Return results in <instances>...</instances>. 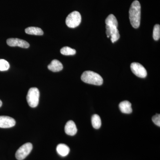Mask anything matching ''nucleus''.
<instances>
[{"label":"nucleus","instance_id":"13","mask_svg":"<svg viewBox=\"0 0 160 160\" xmlns=\"http://www.w3.org/2000/svg\"><path fill=\"white\" fill-rule=\"evenodd\" d=\"M25 32L27 34L35 35H42L44 32L41 28L37 27H29L26 28Z\"/></svg>","mask_w":160,"mask_h":160},{"label":"nucleus","instance_id":"3","mask_svg":"<svg viewBox=\"0 0 160 160\" xmlns=\"http://www.w3.org/2000/svg\"><path fill=\"white\" fill-rule=\"evenodd\" d=\"M40 92L35 87L30 88L28 91L26 99L29 106L32 108L37 107L39 101Z\"/></svg>","mask_w":160,"mask_h":160},{"label":"nucleus","instance_id":"9","mask_svg":"<svg viewBox=\"0 0 160 160\" xmlns=\"http://www.w3.org/2000/svg\"><path fill=\"white\" fill-rule=\"evenodd\" d=\"M65 131L67 135L74 136L77 132V128L74 122L69 121L66 123L65 127Z\"/></svg>","mask_w":160,"mask_h":160},{"label":"nucleus","instance_id":"7","mask_svg":"<svg viewBox=\"0 0 160 160\" xmlns=\"http://www.w3.org/2000/svg\"><path fill=\"white\" fill-rule=\"evenodd\" d=\"M7 44L8 46L11 47L18 46L23 48H28L29 47V43L25 40L18 38H11L7 39Z\"/></svg>","mask_w":160,"mask_h":160},{"label":"nucleus","instance_id":"5","mask_svg":"<svg viewBox=\"0 0 160 160\" xmlns=\"http://www.w3.org/2000/svg\"><path fill=\"white\" fill-rule=\"evenodd\" d=\"M32 149L31 143H26L20 147L16 152L15 156L18 160H23L26 158Z\"/></svg>","mask_w":160,"mask_h":160},{"label":"nucleus","instance_id":"2","mask_svg":"<svg viewBox=\"0 0 160 160\" xmlns=\"http://www.w3.org/2000/svg\"><path fill=\"white\" fill-rule=\"evenodd\" d=\"M81 79L84 82L96 86H101L103 82L102 78L99 74L91 71L84 72L82 75Z\"/></svg>","mask_w":160,"mask_h":160},{"label":"nucleus","instance_id":"16","mask_svg":"<svg viewBox=\"0 0 160 160\" xmlns=\"http://www.w3.org/2000/svg\"><path fill=\"white\" fill-rule=\"evenodd\" d=\"M111 29V33H110V37H111V42L112 43H114L117 42L120 38V34L119 33V31L118 30L117 27H110Z\"/></svg>","mask_w":160,"mask_h":160},{"label":"nucleus","instance_id":"11","mask_svg":"<svg viewBox=\"0 0 160 160\" xmlns=\"http://www.w3.org/2000/svg\"><path fill=\"white\" fill-rule=\"evenodd\" d=\"M121 112L126 114H129L132 112L131 104L129 101H125L121 102L119 105Z\"/></svg>","mask_w":160,"mask_h":160},{"label":"nucleus","instance_id":"17","mask_svg":"<svg viewBox=\"0 0 160 160\" xmlns=\"http://www.w3.org/2000/svg\"><path fill=\"white\" fill-rule=\"evenodd\" d=\"M60 51L62 54L66 56L73 55L76 53L75 49H72L68 46L63 47L62 49H61Z\"/></svg>","mask_w":160,"mask_h":160},{"label":"nucleus","instance_id":"14","mask_svg":"<svg viewBox=\"0 0 160 160\" xmlns=\"http://www.w3.org/2000/svg\"><path fill=\"white\" fill-rule=\"evenodd\" d=\"M106 25L110 27H116L118 28V22L114 15L111 14L108 16L106 20Z\"/></svg>","mask_w":160,"mask_h":160},{"label":"nucleus","instance_id":"19","mask_svg":"<svg viewBox=\"0 0 160 160\" xmlns=\"http://www.w3.org/2000/svg\"><path fill=\"white\" fill-rule=\"evenodd\" d=\"M160 38V26L157 24L154 26L153 30V38L155 41L159 39Z\"/></svg>","mask_w":160,"mask_h":160},{"label":"nucleus","instance_id":"4","mask_svg":"<svg viewBox=\"0 0 160 160\" xmlns=\"http://www.w3.org/2000/svg\"><path fill=\"white\" fill-rule=\"evenodd\" d=\"M82 21V17L79 12L73 11L69 14L66 18V23L67 26L71 28H74L80 25Z\"/></svg>","mask_w":160,"mask_h":160},{"label":"nucleus","instance_id":"8","mask_svg":"<svg viewBox=\"0 0 160 160\" xmlns=\"http://www.w3.org/2000/svg\"><path fill=\"white\" fill-rule=\"evenodd\" d=\"M15 124V120L13 118L6 116H0V128H11L14 126Z\"/></svg>","mask_w":160,"mask_h":160},{"label":"nucleus","instance_id":"15","mask_svg":"<svg viewBox=\"0 0 160 160\" xmlns=\"http://www.w3.org/2000/svg\"><path fill=\"white\" fill-rule=\"evenodd\" d=\"M91 122L93 128L96 129H99L102 126V121L99 116L94 114L91 118Z\"/></svg>","mask_w":160,"mask_h":160},{"label":"nucleus","instance_id":"20","mask_svg":"<svg viewBox=\"0 0 160 160\" xmlns=\"http://www.w3.org/2000/svg\"><path fill=\"white\" fill-rule=\"evenodd\" d=\"M152 121L157 126H160V115L157 114L152 117Z\"/></svg>","mask_w":160,"mask_h":160},{"label":"nucleus","instance_id":"21","mask_svg":"<svg viewBox=\"0 0 160 160\" xmlns=\"http://www.w3.org/2000/svg\"><path fill=\"white\" fill-rule=\"evenodd\" d=\"M2 101L0 100V107L2 106Z\"/></svg>","mask_w":160,"mask_h":160},{"label":"nucleus","instance_id":"1","mask_svg":"<svg viewBox=\"0 0 160 160\" xmlns=\"http://www.w3.org/2000/svg\"><path fill=\"white\" fill-rule=\"evenodd\" d=\"M141 9V5L138 1L136 0L132 2L129 10V18L132 26L135 29H137L140 26Z\"/></svg>","mask_w":160,"mask_h":160},{"label":"nucleus","instance_id":"18","mask_svg":"<svg viewBox=\"0 0 160 160\" xmlns=\"http://www.w3.org/2000/svg\"><path fill=\"white\" fill-rule=\"evenodd\" d=\"M9 67L10 65L7 61L0 59V71H6L9 69Z\"/></svg>","mask_w":160,"mask_h":160},{"label":"nucleus","instance_id":"12","mask_svg":"<svg viewBox=\"0 0 160 160\" xmlns=\"http://www.w3.org/2000/svg\"><path fill=\"white\" fill-rule=\"evenodd\" d=\"M57 151L61 156L66 157L69 154L70 149L66 144H60L57 147Z\"/></svg>","mask_w":160,"mask_h":160},{"label":"nucleus","instance_id":"10","mask_svg":"<svg viewBox=\"0 0 160 160\" xmlns=\"http://www.w3.org/2000/svg\"><path fill=\"white\" fill-rule=\"evenodd\" d=\"M48 68L50 71L53 72H57L62 70L63 66L62 63L58 60L54 59L48 66Z\"/></svg>","mask_w":160,"mask_h":160},{"label":"nucleus","instance_id":"6","mask_svg":"<svg viewBox=\"0 0 160 160\" xmlns=\"http://www.w3.org/2000/svg\"><path fill=\"white\" fill-rule=\"evenodd\" d=\"M130 68L132 72L138 77L145 78L147 76V73L146 69L140 63H132Z\"/></svg>","mask_w":160,"mask_h":160}]
</instances>
